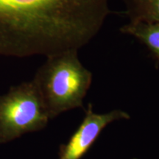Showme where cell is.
I'll use <instances>...</instances> for the list:
<instances>
[{
  "label": "cell",
  "mask_w": 159,
  "mask_h": 159,
  "mask_svg": "<svg viewBox=\"0 0 159 159\" xmlns=\"http://www.w3.org/2000/svg\"><path fill=\"white\" fill-rule=\"evenodd\" d=\"M120 32L140 41L159 63V23L129 21L121 27Z\"/></svg>",
  "instance_id": "5"
},
{
  "label": "cell",
  "mask_w": 159,
  "mask_h": 159,
  "mask_svg": "<svg viewBox=\"0 0 159 159\" xmlns=\"http://www.w3.org/2000/svg\"><path fill=\"white\" fill-rule=\"evenodd\" d=\"M91 71L83 65L78 51L47 57L33 81L39 89L49 119L80 108L92 83Z\"/></svg>",
  "instance_id": "2"
},
{
  "label": "cell",
  "mask_w": 159,
  "mask_h": 159,
  "mask_svg": "<svg viewBox=\"0 0 159 159\" xmlns=\"http://www.w3.org/2000/svg\"><path fill=\"white\" fill-rule=\"evenodd\" d=\"M130 21L159 23V0H122Z\"/></svg>",
  "instance_id": "6"
},
{
  "label": "cell",
  "mask_w": 159,
  "mask_h": 159,
  "mask_svg": "<svg viewBox=\"0 0 159 159\" xmlns=\"http://www.w3.org/2000/svg\"><path fill=\"white\" fill-rule=\"evenodd\" d=\"M130 115L122 110H114L105 114H97L89 103L85 117L69 142L60 151L59 159H80L90 148L100 133L111 122L130 119Z\"/></svg>",
  "instance_id": "4"
},
{
  "label": "cell",
  "mask_w": 159,
  "mask_h": 159,
  "mask_svg": "<svg viewBox=\"0 0 159 159\" xmlns=\"http://www.w3.org/2000/svg\"><path fill=\"white\" fill-rule=\"evenodd\" d=\"M110 13L109 0H0V55L49 57L79 51Z\"/></svg>",
  "instance_id": "1"
},
{
  "label": "cell",
  "mask_w": 159,
  "mask_h": 159,
  "mask_svg": "<svg viewBox=\"0 0 159 159\" xmlns=\"http://www.w3.org/2000/svg\"><path fill=\"white\" fill-rule=\"evenodd\" d=\"M49 119L33 80L11 87L7 94L0 95V144L42 130Z\"/></svg>",
  "instance_id": "3"
}]
</instances>
